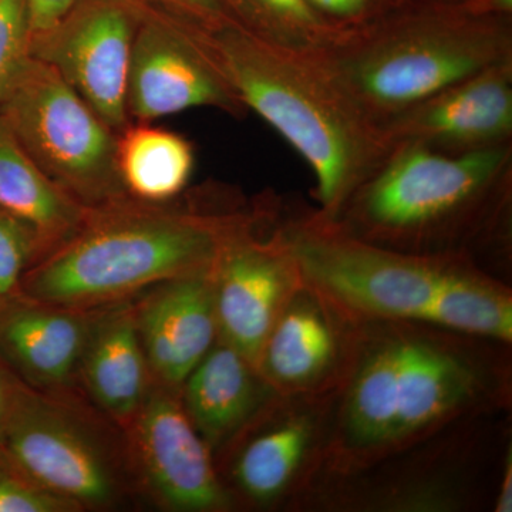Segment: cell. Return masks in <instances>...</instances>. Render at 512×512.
<instances>
[{
	"mask_svg": "<svg viewBox=\"0 0 512 512\" xmlns=\"http://www.w3.org/2000/svg\"><path fill=\"white\" fill-rule=\"evenodd\" d=\"M320 22L336 35L353 32L382 18L394 6L387 0H306Z\"/></svg>",
	"mask_w": 512,
	"mask_h": 512,
	"instance_id": "obj_27",
	"label": "cell"
},
{
	"mask_svg": "<svg viewBox=\"0 0 512 512\" xmlns=\"http://www.w3.org/2000/svg\"><path fill=\"white\" fill-rule=\"evenodd\" d=\"M0 457L32 483L77 505L113 497V478L99 451L28 390L0 436Z\"/></svg>",
	"mask_w": 512,
	"mask_h": 512,
	"instance_id": "obj_12",
	"label": "cell"
},
{
	"mask_svg": "<svg viewBox=\"0 0 512 512\" xmlns=\"http://www.w3.org/2000/svg\"><path fill=\"white\" fill-rule=\"evenodd\" d=\"M77 0H28L30 37L52 29Z\"/></svg>",
	"mask_w": 512,
	"mask_h": 512,
	"instance_id": "obj_28",
	"label": "cell"
},
{
	"mask_svg": "<svg viewBox=\"0 0 512 512\" xmlns=\"http://www.w3.org/2000/svg\"><path fill=\"white\" fill-rule=\"evenodd\" d=\"M117 170L127 195L168 202L187 188L195 165L194 147L174 131L138 121L117 134Z\"/></svg>",
	"mask_w": 512,
	"mask_h": 512,
	"instance_id": "obj_22",
	"label": "cell"
},
{
	"mask_svg": "<svg viewBox=\"0 0 512 512\" xmlns=\"http://www.w3.org/2000/svg\"><path fill=\"white\" fill-rule=\"evenodd\" d=\"M318 433L315 412L295 409L256 434L234 467L242 493L259 504L275 503L291 494L313 457Z\"/></svg>",
	"mask_w": 512,
	"mask_h": 512,
	"instance_id": "obj_20",
	"label": "cell"
},
{
	"mask_svg": "<svg viewBox=\"0 0 512 512\" xmlns=\"http://www.w3.org/2000/svg\"><path fill=\"white\" fill-rule=\"evenodd\" d=\"M165 204L123 195L87 207L79 227L29 266L19 298L80 312L211 272L245 212Z\"/></svg>",
	"mask_w": 512,
	"mask_h": 512,
	"instance_id": "obj_2",
	"label": "cell"
},
{
	"mask_svg": "<svg viewBox=\"0 0 512 512\" xmlns=\"http://www.w3.org/2000/svg\"><path fill=\"white\" fill-rule=\"evenodd\" d=\"M77 311L18 298L0 306V359L13 373L40 383H63L90 340Z\"/></svg>",
	"mask_w": 512,
	"mask_h": 512,
	"instance_id": "obj_16",
	"label": "cell"
},
{
	"mask_svg": "<svg viewBox=\"0 0 512 512\" xmlns=\"http://www.w3.org/2000/svg\"><path fill=\"white\" fill-rule=\"evenodd\" d=\"M340 323L348 322L302 284L266 339L259 375L279 396L322 392L348 359Z\"/></svg>",
	"mask_w": 512,
	"mask_h": 512,
	"instance_id": "obj_14",
	"label": "cell"
},
{
	"mask_svg": "<svg viewBox=\"0 0 512 512\" xmlns=\"http://www.w3.org/2000/svg\"><path fill=\"white\" fill-rule=\"evenodd\" d=\"M183 386L185 413L210 448L234 437L272 390L254 365L221 339Z\"/></svg>",
	"mask_w": 512,
	"mask_h": 512,
	"instance_id": "obj_17",
	"label": "cell"
},
{
	"mask_svg": "<svg viewBox=\"0 0 512 512\" xmlns=\"http://www.w3.org/2000/svg\"><path fill=\"white\" fill-rule=\"evenodd\" d=\"M28 0H0V99L29 56Z\"/></svg>",
	"mask_w": 512,
	"mask_h": 512,
	"instance_id": "obj_25",
	"label": "cell"
},
{
	"mask_svg": "<svg viewBox=\"0 0 512 512\" xmlns=\"http://www.w3.org/2000/svg\"><path fill=\"white\" fill-rule=\"evenodd\" d=\"M136 312L147 365L167 386H183L218 339L214 269L157 285Z\"/></svg>",
	"mask_w": 512,
	"mask_h": 512,
	"instance_id": "obj_15",
	"label": "cell"
},
{
	"mask_svg": "<svg viewBox=\"0 0 512 512\" xmlns=\"http://www.w3.org/2000/svg\"><path fill=\"white\" fill-rule=\"evenodd\" d=\"M382 128L393 144L416 143L447 156L512 144V62L441 90Z\"/></svg>",
	"mask_w": 512,
	"mask_h": 512,
	"instance_id": "obj_11",
	"label": "cell"
},
{
	"mask_svg": "<svg viewBox=\"0 0 512 512\" xmlns=\"http://www.w3.org/2000/svg\"><path fill=\"white\" fill-rule=\"evenodd\" d=\"M80 507L18 473L0 457V512H64Z\"/></svg>",
	"mask_w": 512,
	"mask_h": 512,
	"instance_id": "obj_26",
	"label": "cell"
},
{
	"mask_svg": "<svg viewBox=\"0 0 512 512\" xmlns=\"http://www.w3.org/2000/svg\"><path fill=\"white\" fill-rule=\"evenodd\" d=\"M495 511H512V451L508 448L507 457L504 460L503 477H501L500 491L495 501Z\"/></svg>",
	"mask_w": 512,
	"mask_h": 512,
	"instance_id": "obj_31",
	"label": "cell"
},
{
	"mask_svg": "<svg viewBox=\"0 0 512 512\" xmlns=\"http://www.w3.org/2000/svg\"><path fill=\"white\" fill-rule=\"evenodd\" d=\"M356 349L330 441L333 467L357 470L404 450L487 404V367L458 342L404 326Z\"/></svg>",
	"mask_w": 512,
	"mask_h": 512,
	"instance_id": "obj_4",
	"label": "cell"
},
{
	"mask_svg": "<svg viewBox=\"0 0 512 512\" xmlns=\"http://www.w3.org/2000/svg\"><path fill=\"white\" fill-rule=\"evenodd\" d=\"M25 390L15 373L0 359V436Z\"/></svg>",
	"mask_w": 512,
	"mask_h": 512,
	"instance_id": "obj_30",
	"label": "cell"
},
{
	"mask_svg": "<svg viewBox=\"0 0 512 512\" xmlns=\"http://www.w3.org/2000/svg\"><path fill=\"white\" fill-rule=\"evenodd\" d=\"M168 2L185 10L192 18L190 22L192 25L211 28L222 23L234 22L222 0H168Z\"/></svg>",
	"mask_w": 512,
	"mask_h": 512,
	"instance_id": "obj_29",
	"label": "cell"
},
{
	"mask_svg": "<svg viewBox=\"0 0 512 512\" xmlns=\"http://www.w3.org/2000/svg\"><path fill=\"white\" fill-rule=\"evenodd\" d=\"M214 286L218 339L258 370L269 333L302 286L276 210L266 207L239 220L215 262Z\"/></svg>",
	"mask_w": 512,
	"mask_h": 512,
	"instance_id": "obj_8",
	"label": "cell"
},
{
	"mask_svg": "<svg viewBox=\"0 0 512 512\" xmlns=\"http://www.w3.org/2000/svg\"><path fill=\"white\" fill-rule=\"evenodd\" d=\"M0 116L37 167L84 207L127 195L119 133L49 64L28 56L0 99Z\"/></svg>",
	"mask_w": 512,
	"mask_h": 512,
	"instance_id": "obj_7",
	"label": "cell"
},
{
	"mask_svg": "<svg viewBox=\"0 0 512 512\" xmlns=\"http://www.w3.org/2000/svg\"><path fill=\"white\" fill-rule=\"evenodd\" d=\"M137 414L141 463L164 503L180 511L225 510L229 497L212 464L211 448L183 404L168 394H154Z\"/></svg>",
	"mask_w": 512,
	"mask_h": 512,
	"instance_id": "obj_13",
	"label": "cell"
},
{
	"mask_svg": "<svg viewBox=\"0 0 512 512\" xmlns=\"http://www.w3.org/2000/svg\"><path fill=\"white\" fill-rule=\"evenodd\" d=\"M313 53L353 103L383 127L441 90L512 62V30L505 16L467 3L394 8Z\"/></svg>",
	"mask_w": 512,
	"mask_h": 512,
	"instance_id": "obj_5",
	"label": "cell"
},
{
	"mask_svg": "<svg viewBox=\"0 0 512 512\" xmlns=\"http://www.w3.org/2000/svg\"><path fill=\"white\" fill-rule=\"evenodd\" d=\"M40 254L35 229L0 207V306L19 298L20 281Z\"/></svg>",
	"mask_w": 512,
	"mask_h": 512,
	"instance_id": "obj_24",
	"label": "cell"
},
{
	"mask_svg": "<svg viewBox=\"0 0 512 512\" xmlns=\"http://www.w3.org/2000/svg\"><path fill=\"white\" fill-rule=\"evenodd\" d=\"M185 26L245 109L254 110L308 163L316 178V214L335 220L393 150L383 128L343 92L315 53L272 45L234 22Z\"/></svg>",
	"mask_w": 512,
	"mask_h": 512,
	"instance_id": "obj_1",
	"label": "cell"
},
{
	"mask_svg": "<svg viewBox=\"0 0 512 512\" xmlns=\"http://www.w3.org/2000/svg\"><path fill=\"white\" fill-rule=\"evenodd\" d=\"M420 323L468 338L511 343L512 298L466 254L448 255Z\"/></svg>",
	"mask_w": 512,
	"mask_h": 512,
	"instance_id": "obj_18",
	"label": "cell"
},
{
	"mask_svg": "<svg viewBox=\"0 0 512 512\" xmlns=\"http://www.w3.org/2000/svg\"><path fill=\"white\" fill-rule=\"evenodd\" d=\"M138 20L119 3L70 9L30 37L29 55L52 66L116 133L130 124L127 79Z\"/></svg>",
	"mask_w": 512,
	"mask_h": 512,
	"instance_id": "obj_9",
	"label": "cell"
},
{
	"mask_svg": "<svg viewBox=\"0 0 512 512\" xmlns=\"http://www.w3.org/2000/svg\"><path fill=\"white\" fill-rule=\"evenodd\" d=\"M235 23L272 45L316 52L335 39L306 0H232Z\"/></svg>",
	"mask_w": 512,
	"mask_h": 512,
	"instance_id": "obj_23",
	"label": "cell"
},
{
	"mask_svg": "<svg viewBox=\"0 0 512 512\" xmlns=\"http://www.w3.org/2000/svg\"><path fill=\"white\" fill-rule=\"evenodd\" d=\"M512 144L447 156L396 143L332 222L357 239L414 255L466 254L507 221Z\"/></svg>",
	"mask_w": 512,
	"mask_h": 512,
	"instance_id": "obj_3",
	"label": "cell"
},
{
	"mask_svg": "<svg viewBox=\"0 0 512 512\" xmlns=\"http://www.w3.org/2000/svg\"><path fill=\"white\" fill-rule=\"evenodd\" d=\"M146 366L136 312H120L107 320L84 352L87 386L94 399L117 419L134 416L143 404Z\"/></svg>",
	"mask_w": 512,
	"mask_h": 512,
	"instance_id": "obj_21",
	"label": "cell"
},
{
	"mask_svg": "<svg viewBox=\"0 0 512 512\" xmlns=\"http://www.w3.org/2000/svg\"><path fill=\"white\" fill-rule=\"evenodd\" d=\"M212 107L247 113L220 67L183 23L140 19L127 79V111L143 123Z\"/></svg>",
	"mask_w": 512,
	"mask_h": 512,
	"instance_id": "obj_10",
	"label": "cell"
},
{
	"mask_svg": "<svg viewBox=\"0 0 512 512\" xmlns=\"http://www.w3.org/2000/svg\"><path fill=\"white\" fill-rule=\"evenodd\" d=\"M279 229L302 284L352 325L420 322L448 255H414L346 234L316 212Z\"/></svg>",
	"mask_w": 512,
	"mask_h": 512,
	"instance_id": "obj_6",
	"label": "cell"
},
{
	"mask_svg": "<svg viewBox=\"0 0 512 512\" xmlns=\"http://www.w3.org/2000/svg\"><path fill=\"white\" fill-rule=\"evenodd\" d=\"M0 207L35 229L42 247L40 256L55 248L79 227L87 208L37 167L2 116Z\"/></svg>",
	"mask_w": 512,
	"mask_h": 512,
	"instance_id": "obj_19",
	"label": "cell"
}]
</instances>
